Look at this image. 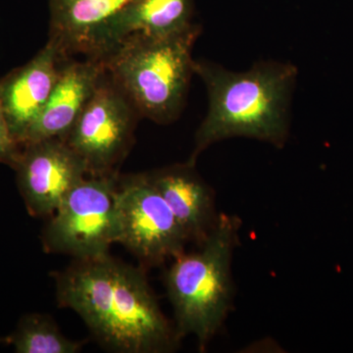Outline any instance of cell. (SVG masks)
Segmentation results:
<instances>
[{"label":"cell","instance_id":"6da1fadb","mask_svg":"<svg viewBox=\"0 0 353 353\" xmlns=\"http://www.w3.org/2000/svg\"><path fill=\"white\" fill-rule=\"evenodd\" d=\"M60 307L75 311L109 352L168 353L182 340L162 312L143 267L110 253L74 259L53 274Z\"/></svg>","mask_w":353,"mask_h":353},{"label":"cell","instance_id":"7a4b0ae2","mask_svg":"<svg viewBox=\"0 0 353 353\" xmlns=\"http://www.w3.org/2000/svg\"><path fill=\"white\" fill-rule=\"evenodd\" d=\"M194 74L201 79L208 95V110L194 137L188 161L209 146L232 138L264 141L285 148L290 132V108L299 70L294 64L260 61L245 72L196 60Z\"/></svg>","mask_w":353,"mask_h":353},{"label":"cell","instance_id":"3957f363","mask_svg":"<svg viewBox=\"0 0 353 353\" xmlns=\"http://www.w3.org/2000/svg\"><path fill=\"white\" fill-rule=\"evenodd\" d=\"M243 221L220 212L217 224L196 252L173 259L165 275L181 339L194 336L204 352L220 333L234 301V253L240 245Z\"/></svg>","mask_w":353,"mask_h":353},{"label":"cell","instance_id":"277c9868","mask_svg":"<svg viewBox=\"0 0 353 353\" xmlns=\"http://www.w3.org/2000/svg\"><path fill=\"white\" fill-rule=\"evenodd\" d=\"M201 31L196 24L168 38L132 34L101 60L141 118L161 125L178 119L194 74L192 50Z\"/></svg>","mask_w":353,"mask_h":353},{"label":"cell","instance_id":"5b68a950","mask_svg":"<svg viewBox=\"0 0 353 353\" xmlns=\"http://www.w3.org/2000/svg\"><path fill=\"white\" fill-rule=\"evenodd\" d=\"M119 174L87 176L48 217L41 233L44 252L74 259L108 254L116 243L115 194Z\"/></svg>","mask_w":353,"mask_h":353},{"label":"cell","instance_id":"8992f818","mask_svg":"<svg viewBox=\"0 0 353 353\" xmlns=\"http://www.w3.org/2000/svg\"><path fill=\"white\" fill-rule=\"evenodd\" d=\"M115 212L116 243L143 266H159L185 252L187 236L148 173L118 176Z\"/></svg>","mask_w":353,"mask_h":353},{"label":"cell","instance_id":"52a82bcc","mask_svg":"<svg viewBox=\"0 0 353 353\" xmlns=\"http://www.w3.org/2000/svg\"><path fill=\"white\" fill-rule=\"evenodd\" d=\"M139 118L105 69L65 141L82 158L88 175H115L131 148Z\"/></svg>","mask_w":353,"mask_h":353},{"label":"cell","instance_id":"ba28073f","mask_svg":"<svg viewBox=\"0 0 353 353\" xmlns=\"http://www.w3.org/2000/svg\"><path fill=\"white\" fill-rule=\"evenodd\" d=\"M13 169L26 208L32 217H50L70 190L88 176L82 158L65 139L57 138L22 145Z\"/></svg>","mask_w":353,"mask_h":353},{"label":"cell","instance_id":"9c48e42d","mask_svg":"<svg viewBox=\"0 0 353 353\" xmlns=\"http://www.w3.org/2000/svg\"><path fill=\"white\" fill-rule=\"evenodd\" d=\"M57 43L48 39L31 61L0 80V101L14 138L22 145L38 119L67 59Z\"/></svg>","mask_w":353,"mask_h":353},{"label":"cell","instance_id":"30bf717a","mask_svg":"<svg viewBox=\"0 0 353 353\" xmlns=\"http://www.w3.org/2000/svg\"><path fill=\"white\" fill-rule=\"evenodd\" d=\"M196 164L176 163L148 172L167 202L189 243L202 245L218 222L215 192L196 170Z\"/></svg>","mask_w":353,"mask_h":353},{"label":"cell","instance_id":"8fae6325","mask_svg":"<svg viewBox=\"0 0 353 353\" xmlns=\"http://www.w3.org/2000/svg\"><path fill=\"white\" fill-rule=\"evenodd\" d=\"M103 62L94 58H67L57 85L38 119L26 134L22 145L48 139H63L80 117L103 75Z\"/></svg>","mask_w":353,"mask_h":353},{"label":"cell","instance_id":"7c38bea8","mask_svg":"<svg viewBox=\"0 0 353 353\" xmlns=\"http://www.w3.org/2000/svg\"><path fill=\"white\" fill-rule=\"evenodd\" d=\"M131 0H48L50 39L67 57L101 60L109 23Z\"/></svg>","mask_w":353,"mask_h":353},{"label":"cell","instance_id":"4fadbf2b","mask_svg":"<svg viewBox=\"0 0 353 353\" xmlns=\"http://www.w3.org/2000/svg\"><path fill=\"white\" fill-rule=\"evenodd\" d=\"M194 0H131L104 32L101 60L123 39L132 34L168 38L196 24Z\"/></svg>","mask_w":353,"mask_h":353},{"label":"cell","instance_id":"5bb4252c","mask_svg":"<svg viewBox=\"0 0 353 353\" xmlns=\"http://www.w3.org/2000/svg\"><path fill=\"white\" fill-rule=\"evenodd\" d=\"M7 345L18 353H77L83 343L66 338L50 315L32 313L21 318Z\"/></svg>","mask_w":353,"mask_h":353},{"label":"cell","instance_id":"9a60e30c","mask_svg":"<svg viewBox=\"0 0 353 353\" xmlns=\"http://www.w3.org/2000/svg\"><path fill=\"white\" fill-rule=\"evenodd\" d=\"M21 150L22 145L16 141L10 131L0 101V163L14 168L20 157Z\"/></svg>","mask_w":353,"mask_h":353},{"label":"cell","instance_id":"2e32d148","mask_svg":"<svg viewBox=\"0 0 353 353\" xmlns=\"http://www.w3.org/2000/svg\"><path fill=\"white\" fill-rule=\"evenodd\" d=\"M3 343H6V345H7V339L6 338H0V345H3Z\"/></svg>","mask_w":353,"mask_h":353}]
</instances>
